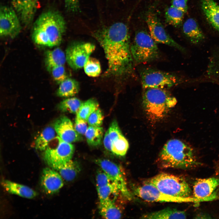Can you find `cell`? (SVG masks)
Wrapping results in <instances>:
<instances>
[{
  "mask_svg": "<svg viewBox=\"0 0 219 219\" xmlns=\"http://www.w3.org/2000/svg\"><path fill=\"white\" fill-rule=\"evenodd\" d=\"M54 128L58 136L66 142L71 143L82 139L71 120L67 116H63L57 119L54 123Z\"/></svg>",
  "mask_w": 219,
  "mask_h": 219,
  "instance_id": "15",
  "label": "cell"
},
{
  "mask_svg": "<svg viewBox=\"0 0 219 219\" xmlns=\"http://www.w3.org/2000/svg\"><path fill=\"white\" fill-rule=\"evenodd\" d=\"M219 186V178L197 179L193 186V195L197 199L212 200L217 197L215 190Z\"/></svg>",
  "mask_w": 219,
  "mask_h": 219,
  "instance_id": "14",
  "label": "cell"
},
{
  "mask_svg": "<svg viewBox=\"0 0 219 219\" xmlns=\"http://www.w3.org/2000/svg\"><path fill=\"white\" fill-rule=\"evenodd\" d=\"M63 179L56 170L51 168H45L41 173L40 185L47 194H53L58 192L63 186Z\"/></svg>",
  "mask_w": 219,
  "mask_h": 219,
  "instance_id": "16",
  "label": "cell"
},
{
  "mask_svg": "<svg viewBox=\"0 0 219 219\" xmlns=\"http://www.w3.org/2000/svg\"><path fill=\"white\" fill-rule=\"evenodd\" d=\"M184 13L181 10L171 6L166 10L165 20L169 24L178 27L182 24Z\"/></svg>",
  "mask_w": 219,
  "mask_h": 219,
  "instance_id": "31",
  "label": "cell"
},
{
  "mask_svg": "<svg viewBox=\"0 0 219 219\" xmlns=\"http://www.w3.org/2000/svg\"><path fill=\"white\" fill-rule=\"evenodd\" d=\"M104 119L101 110L98 108L93 112L88 118L87 121L89 126L101 127Z\"/></svg>",
  "mask_w": 219,
  "mask_h": 219,
  "instance_id": "36",
  "label": "cell"
},
{
  "mask_svg": "<svg viewBox=\"0 0 219 219\" xmlns=\"http://www.w3.org/2000/svg\"><path fill=\"white\" fill-rule=\"evenodd\" d=\"M156 43L145 31L137 32L130 47L134 61L140 64L158 59L160 54Z\"/></svg>",
  "mask_w": 219,
  "mask_h": 219,
  "instance_id": "5",
  "label": "cell"
},
{
  "mask_svg": "<svg viewBox=\"0 0 219 219\" xmlns=\"http://www.w3.org/2000/svg\"><path fill=\"white\" fill-rule=\"evenodd\" d=\"M95 49V45L90 43L76 42L71 44L66 50V62L74 70L81 68Z\"/></svg>",
  "mask_w": 219,
  "mask_h": 219,
  "instance_id": "9",
  "label": "cell"
},
{
  "mask_svg": "<svg viewBox=\"0 0 219 219\" xmlns=\"http://www.w3.org/2000/svg\"><path fill=\"white\" fill-rule=\"evenodd\" d=\"M183 32L193 44L197 45L205 39V36L196 21L192 18L186 19L182 26Z\"/></svg>",
  "mask_w": 219,
  "mask_h": 219,
  "instance_id": "18",
  "label": "cell"
},
{
  "mask_svg": "<svg viewBox=\"0 0 219 219\" xmlns=\"http://www.w3.org/2000/svg\"><path fill=\"white\" fill-rule=\"evenodd\" d=\"M188 0H172V6L181 10L184 13L188 10L187 3Z\"/></svg>",
  "mask_w": 219,
  "mask_h": 219,
  "instance_id": "41",
  "label": "cell"
},
{
  "mask_svg": "<svg viewBox=\"0 0 219 219\" xmlns=\"http://www.w3.org/2000/svg\"><path fill=\"white\" fill-rule=\"evenodd\" d=\"M44 61L46 68L50 72L54 67L64 65L66 61L65 54L59 47L48 50L45 53Z\"/></svg>",
  "mask_w": 219,
  "mask_h": 219,
  "instance_id": "21",
  "label": "cell"
},
{
  "mask_svg": "<svg viewBox=\"0 0 219 219\" xmlns=\"http://www.w3.org/2000/svg\"><path fill=\"white\" fill-rule=\"evenodd\" d=\"M55 170L64 180L70 181L73 180L80 172V167L77 162L71 160Z\"/></svg>",
  "mask_w": 219,
  "mask_h": 219,
  "instance_id": "24",
  "label": "cell"
},
{
  "mask_svg": "<svg viewBox=\"0 0 219 219\" xmlns=\"http://www.w3.org/2000/svg\"><path fill=\"white\" fill-rule=\"evenodd\" d=\"M82 103L76 98H68L61 101L57 107L62 112L76 114Z\"/></svg>",
  "mask_w": 219,
  "mask_h": 219,
  "instance_id": "32",
  "label": "cell"
},
{
  "mask_svg": "<svg viewBox=\"0 0 219 219\" xmlns=\"http://www.w3.org/2000/svg\"><path fill=\"white\" fill-rule=\"evenodd\" d=\"M96 162L117 187L121 194L127 200H131L132 196L128 188L125 175L120 166L108 159H98Z\"/></svg>",
  "mask_w": 219,
  "mask_h": 219,
  "instance_id": "10",
  "label": "cell"
},
{
  "mask_svg": "<svg viewBox=\"0 0 219 219\" xmlns=\"http://www.w3.org/2000/svg\"><path fill=\"white\" fill-rule=\"evenodd\" d=\"M99 203V212L103 217L106 219L121 218V211L115 202L109 201Z\"/></svg>",
  "mask_w": 219,
  "mask_h": 219,
  "instance_id": "25",
  "label": "cell"
},
{
  "mask_svg": "<svg viewBox=\"0 0 219 219\" xmlns=\"http://www.w3.org/2000/svg\"><path fill=\"white\" fill-rule=\"evenodd\" d=\"M99 106V103L95 99H89L82 103L76 113V117L87 121L90 115Z\"/></svg>",
  "mask_w": 219,
  "mask_h": 219,
  "instance_id": "30",
  "label": "cell"
},
{
  "mask_svg": "<svg viewBox=\"0 0 219 219\" xmlns=\"http://www.w3.org/2000/svg\"><path fill=\"white\" fill-rule=\"evenodd\" d=\"M97 189L99 202L109 201L115 202L119 194L121 193L117 187L114 183Z\"/></svg>",
  "mask_w": 219,
  "mask_h": 219,
  "instance_id": "26",
  "label": "cell"
},
{
  "mask_svg": "<svg viewBox=\"0 0 219 219\" xmlns=\"http://www.w3.org/2000/svg\"><path fill=\"white\" fill-rule=\"evenodd\" d=\"M85 73L88 76L96 77L101 73V68L99 62L97 59L89 57L83 66Z\"/></svg>",
  "mask_w": 219,
  "mask_h": 219,
  "instance_id": "34",
  "label": "cell"
},
{
  "mask_svg": "<svg viewBox=\"0 0 219 219\" xmlns=\"http://www.w3.org/2000/svg\"><path fill=\"white\" fill-rule=\"evenodd\" d=\"M38 0H12V8L21 22L26 26L32 22L36 12Z\"/></svg>",
  "mask_w": 219,
  "mask_h": 219,
  "instance_id": "17",
  "label": "cell"
},
{
  "mask_svg": "<svg viewBox=\"0 0 219 219\" xmlns=\"http://www.w3.org/2000/svg\"><path fill=\"white\" fill-rule=\"evenodd\" d=\"M75 147L58 136L52 140L44 151V161L51 168H57L71 160Z\"/></svg>",
  "mask_w": 219,
  "mask_h": 219,
  "instance_id": "7",
  "label": "cell"
},
{
  "mask_svg": "<svg viewBox=\"0 0 219 219\" xmlns=\"http://www.w3.org/2000/svg\"><path fill=\"white\" fill-rule=\"evenodd\" d=\"M143 103L149 119L155 122L163 119L177 103L176 98L165 89H145Z\"/></svg>",
  "mask_w": 219,
  "mask_h": 219,
  "instance_id": "4",
  "label": "cell"
},
{
  "mask_svg": "<svg viewBox=\"0 0 219 219\" xmlns=\"http://www.w3.org/2000/svg\"><path fill=\"white\" fill-rule=\"evenodd\" d=\"M203 13L211 26L219 32V5L214 0H201Z\"/></svg>",
  "mask_w": 219,
  "mask_h": 219,
  "instance_id": "19",
  "label": "cell"
},
{
  "mask_svg": "<svg viewBox=\"0 0 219 219\" xmlns=\"http://www.w3.org/2000/svg\"><path fill=\"white\" fill-rule=\"evenodd\" d=\"M186 215L183 211L176 209L166 208L158 211L144 214L141 217L143 219H185Z\"/></svg>",
  "mask_w": 219,
  "mask_h": 219,
  "instance_id": "22",
  "label": "cell"
},
{
  "mask_svg": "<svg viewBox=\"0 0 219 219\" xmlns=\"http://www.w3.org/2000/svg\"><path fill=\"white\" fill-rule=\"evenodd\" d=\"M134 194L138 197L148 202H187L189 198L175 196L165 193L158 190L147 181L134 190Z\"/></svg>",
  "mask_w": 219,
  "mask_h": 219,
  "instance_id": "13",
  "label": "cell"
},
{
  "mask_svg": "<svg viewBox=\"0 0 219 219\" xmlns=\"http://www.w3.org/2000/svg\"><path fill=\"white\" fill-rule=\"evenodd\" d=\"M121 134L122 133L117 122L114 120L110 124L104 136L103 143L105 148L111 152L113 141Z\"/></svg>",
  "mask_w": 219,
  "mask_h": 219,
  "instance_id": "28",
  "label": "cell"
},
{
  "mask_svg": "<svg viewBox=\"0 0 219 219\" xmlns=\"http://www.w3.org/2000/svg\"><path fill=\"white\" fill-rule=\"evenodd\" d=\"M146 20L150 34L156 43L172 47L182 52L186 51L185 48L175 41L168 34L155 13L149 12L146 15Z\"/></svg>",
  "mask_w": 219,
  "mask_h": 219,
  "instance_id": "11",
  "label": "cell"
},
{
  "mask_svg": "<svg viewBox=\"0 0 219 219\" xmlns=\"http://www.w3.org/2000/svg\"><path fill=\"white\" fill-rule=\"evenodd\" d=\"M21 21L12 7L2 5L0 9V35L2 37L13 38L21 29Z\"/></svg>",
  "mask_w": 219,
  "mask_h": 219,
  "instance_id": "12",
  "label": "cell"
},
{
  "mask_svg": "<svg viewBox=\"0 0 219 219\" xmlns=\"http://www.w3.org/2000/svg\"><path fill=\"white\" fill-rule=\"evenodd\" d=\"M160 191L171 196L190 198L192 191L187 182L179 176L160 173L147 181Z\"/></svg>",
  "mask_w": 219,
  "mask_h": 219,
  "instance_id": "6",
  "label": "cell"
},
{
  "mask_svg": "<svg viewBox=\"0 0 219 219\" xmlns=\"http://www.w3.org/2000/svg\"><path fill=\"white\" fill-rule=\"evenodd\" d=\"M2 185L8 193L22 197L32 199L37 195L35 191L30 187L8 180H2Z\"/></svg>",
  "mask_w": 219,
  "mask_h": 219,
  "instance_id": "20",
  "label": "cell"
},
{
  "mask_svg": "<svg viewBox=\"0 0 219 219\" xmlns=\"http://www.w3.org/2000/svg\"><path fill=\"white\" fill-rule=\"evenodd\" d=\"M66 29V22L61 13L48 10L42 13L34 22L32 39L38 45L57 46L61 43Z\"/></svg>",
  "mask_w": 219,
  "mask_h": 219,
  "instance_id": "2",
  "label": "cell"
},
{
  "mask_svg": "<svg viewBox=\"0 0 219 219\" xmlns=\"http://www.w3.org/2000/svg\"><path fill=\"white\" fill-rule=\"evenodd\" d=\"M66 10L72 13H77L80 10V0H64Z\"/></svg>",
  "mask_w": 219,
  "mask_h": 219,
  "instance_id": "40",
  "label": "cell"
},
{
  "mask_svg": "<svg viewBox=\"0 0 219 219\" xmlns=\"http://www.w3.org/2000/svg\"><path fill=\"white\" fill-rule=\"evenodd\" d=\"M54 129L48 127L43 130L35 140L36 149L44 151L46 149L50 141L55 137V131Z\"/></svg>",
  "mask_w": 219,
  "mask_h": 219,
  "instance_id": "27",
  "label": "cell"
},
{
  "mask_svg": "<svg viewBox=\"0 0 219 219\" xmlns=\"http://www.w3.org/2000/svg\"><path fill=\"white\" fill-rule=\"evenodd\" d=\"M92 35L103 48L107 60L106 75L118 76L130 73L134 61L127 25L116 22L97 30Z\"/></svg>",
  "mask_w": 219,
  "mask_h": 219,
  "instance_id": "1",
  "label": "cell"
},
{
  "mask_svg": "<svg viewBox=\"0 0 219 219\" xmlns=\"http://www.w3.org/2000/svg\"><path fill=\"white\" fill-rule=\"evenodd\" d=\"M129 147L128 142L122 134L113 141L111 152L117 156H123L126 154Z\"/></svg>",
  "mask_w": 219,
  "mask_h": 219,
  "instance_id": "33",
  "label": "cell"
},
{
  "mask_svg": "<svg viewBox=\"0 0 219 219\" xmlns=\"http://www.w3.org/2000/svg\"><path fill=\"white\" fill-rule=\"evenodd\" d=\"M86 120L76 117L74 125V128L76 131L80 135L85 134L88 127Z\"/></svg>",
  "mask_w": 219,
  "mask_h": 219,
  "instance_id": "39",
  "label": "cell"
},
{
  "mask_svg": "<svg viewBox=\"0 0 219 219\" xmlns=\"http://www.w3.org/2000/svg\"><path fill=\"white\" fill-rule=\"evenodd\" d=\"M54 80L58 84L68 78L64 65L59 66L53 68L49 72Z\"/></svg>",
  "mask_w": 219,
  "mask_h": 219,
  "instance_id": "37",
  "label": "cell"
},
{
  "mask_svg": "<svg viewBox=\"0 0 219 219\" xmlns=\"http://www.w3.org/2000/svg\"><path fill=\"white\" fill-rule=\"evenodd\" d=\"M96 179L97 188L114 183L108 175L102 169L98 172Z\"/></svg>",
  "mask_w": 219,
  "mask_h": 219,
  "instance_id": "38",
  "label": "cell"
},
{
  "mask_svg": "<svg viewBox=\"0 0 219 219\" xmlns=\"http://www.w3.org/2000/svg\"><path fill=\"white\" fill-rule=\"evenodd\" d=\"M207 72L208 75L212 78L219 81V52L211 58Z\"/></svg>",
  "mask_w": 219,
  "mask_h": 219,
  "instance_id": "35",
  "label": "cell"
},
{
  "mask_svg": "<svg viewBox=\"0 0 219 219\" xmlns=\"http://www.w3.org/2000/svg\"><path fill=\"white\" fill-rule=\"evenodd\" d=\"M103 134V127L89 126L85 135L88 144L91 146L95 147L101 144Z\"/></svg>",
  "mask_w": 219,
  "mask_h": 219,
  "instance_id": "29",
  "label": "cell"
},
{
  "mask_svg": "<svg viewBox=\"0 0 219 219\" xmlns=\"http://www.w3.org/2000/svg\"><path fill=\"white\" fill-rule=\"evenodd\" d=\"M59 85L56 93L59 97H72L77 94L79 90L78 82L74 79L68 78Z\"/></svg>",
  "mask_w": 219,
  "mask_h": 219,
  "instance_id": "23",
  "label": "cell"
},
{
  "mask_svg": "<svg viewBox=\"0 0 219 219\" xmlns=\"http://www.w3.org/2000/svg\"><path fill=\"white\" fill-rule=\"evenodd\" d=\"M158 162L164 168L186 169L199 165L193 149L178 139L169 140L164 146L159 155Z\"/></svg>",
  "mask_w": 219,
  "mask_h": 219,
  "instance_id": "3",
  "label": "cell"
},
{
  "mask_svg": "<svg viewBox=\"0 0 219 219\" xmlns=\"http://www.w3.org/2000/svg\"><path fill=\"white\" fill-rule=\"evenodd\" d=\"M140 76L142 87L145 89H165L177 85L182 81L173 74L149 68L141 71Z\"/></svg>",
  "mask_w": 219,
  "mask_h": 219,
  "instance_id": "8",
  "label": "cell"
}]
</instances>
